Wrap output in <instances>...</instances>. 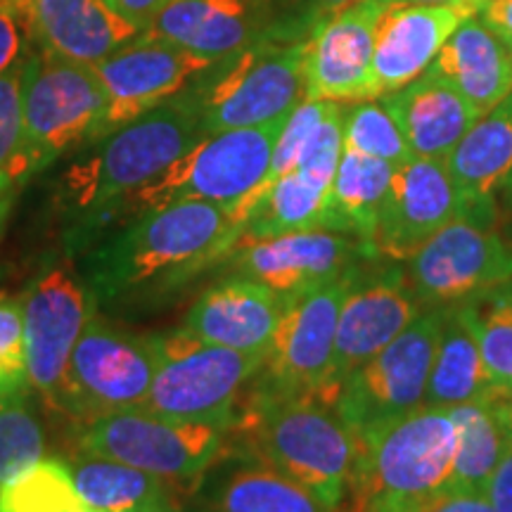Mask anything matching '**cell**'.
I'll use <instances>...</instances> for the list:
<instances>
[{"label":"cell","instance_id":"41","mask_svg":"<svg viewBox=\"0 0 512 512\" xmlns=\"http://www.w3.org/2000/svg\"><path fill=\"white\" fill-rule=\"evenodd\" d=\"M406 512H494V508H491L484 494L448 486V489L425 498V501L413 505Z\"/></svg>","mask_w":512,"mask_h":512},{"label":"cell","instance_id":"3","mask_svg":"<svg viewBox=\"0 0 512 512\" xmlns=\"http://www.w3.org/2000/svg\"><path fill=\"white\" fill-rule=\"evenodd\" d=\"M207 136L190 88L117 128L62 178L67 204L88 216L126 202Z\"/></svg>","mask_w":512,"mask_h":512},{"label":"cell","instance_id":"15","mask_svg":"<svg viewBox=\"0 0 512 512\" xmlns=\"http://www.w3.org/2000/svg\"><path fill=\"white\" fill-rule=\"evenodd\" d=\"M420 299L408 285L406 271L351 268L347 294L337 318L332 387L339 396L347 377L387 347L420 316Z\"/></svg>","mask_w":512,"mask_h":512},{"label":"cell","instance_id":"42","mask_svg":"<svg viewBox=\"0 0 512 512\" xmlns=\"http://www.w3.org/2000/svg\"><path fill=\"white\" fill-rule=\"evenodd\" d=\"M484 496L494 512H512V444L498 463L494 477L486 484Z\"/></svg>","mask_w":512,"mask_h":512},{"label":"cell","instance_id":"27","mask_svg":"<svg viewBox=\"0 0 512 512\" xmlns=\"http://www.w3.org/2000/svg\"><path fill=\"white\" fill-rule=\"evenodd\" d=\"M335 174L294 166L268 185L261 200L247 216L240 242H256L297 230L328 228L330 190Z\"/></svg>","mask_w":512,"mask_h":512},{"label":"cell","instance_id":"1","mask_svg":"<svg viewBox=\"0 0 512 512\" xmlns=\"http://www.w3.org/2000/svg\"><path fill=\"white\" fill-rule=\"evenodd\" d=\"M245 219L238 207L183 200L150 209L93 254L91 285L105 302L188 283L226 259L238 245Z\"/></svg>","mask_w":512,"mask_h":512},{"label":"cell","instance_id":"31","mask_svg":"<svg viewBox=\"0 0 512 512\" xmlns=\"http://www.w3.org/2000/svg\"><path fill=\"white\" fill-rule=\"evenodd\" d=\"M392 174L394 166L382 159L344 147L332 178L328 230L354 235L370 247Z\"/></svg>","mask_w":512,"mask_h":512},{"label":"cell","instance_id":"35","mask_svg":"<svg viewBox=\"0 0 512 512\" xmlns=\"http://www.w3.org/2000/svg\"><path fill=\"white\" fill-rule=\"evenodd\" d=\"M344 147L361 155L382 159L394 169L415 157L399 124L380 98L354 102L344 117Z\"/></svg>","mask_w":512,"mask_h":512},{"label":"cell","instance_id":"39","mask_svg":"<svg viewBox=\"0 0 512 512\" xmlns=\"http://www.w3.org/2000/svg\"><path fill=\"white\" fill-rule=\"evenodd\" d=\"M332 102L328 100H302L287 117L283 131H280L278 143H275L271 169H268V176L264 181V188H261V195L268 190V185L278 181L280 176H285L287 171H292L297 166L299 157H302L306 143L313 136L320 121L325 119ZM261 200V197H259ZM259 204V202H256Z\"/></svg>","mask_w":512,"mask_h":512},{"label":"cell","instance_id":"17","mask_svg":"<svg viewBox=\"0 0 512 512\" xmlns=\"http://www.w3.org/2000/svg\"><path fill=\"white\" fill-rule=\"evenodd\" d=\"M460 214L463 202L446 159L413 157L394 169L370 252L375 259L408 261Z\"/></svg>","mask_w":512,"mask_h":512},{"label":"cell","instance_id":"22","mask_svg":"<svg viewBox=\"0 0 512 512\" xmlns=\"http://www.w3.org/2000/svg\"><path fill=\"white\" fill-rule=\"evenodd\" d=\"M41 48L81 64H100L145 34L117 0H29Z\"/></svg>","mask_w":512,"mask_h":512},{"label":"cell","instance_id":"38","mask_svg":"<svg viewBox=\"0 0 512 512\" xmlns=\"http://www.w3.org/2000/svg\"><path fill=\"white\" fill-rule=\"evenodd\" d=\"M29 387L22 299L0 297V399L22 396Z\"/></svg>","mask_w":512,"mask_h":512},{"label":"cell","instance_id":"16","mask_svg":"<svg viewBox=\"0 0 512 512\" xmlns=\"http://www.w3.org/2000/svg\"><path fill=\"white\" fill-rule=\"evenodd\" d=\"M230 254L235 275L266 285L283 302L342 278L358 256L373 259L366 242L328 228L240 242Z\"/></svg>","mask_w":512,"mask_h":512},{"label":"cell","instance_id":"46","mask_svg":"<svg viewBox=\"0 0 512 512\" xmlns=\"http://www.w3.org/2000/svg\"><path fill=\"white\" fill-rule=\"evenodd\" d=\"M356 3V0H313V5H316V10L320 12V15H332V12L347 8V5Z\"/></svg>","mask_w":512,"mask_h":512},{"label":"cell","instance_id":"2","mask_svg":"<svg viewBox=\"0 0 512 512\" xmlns=\"http://www.w3.org/2000/svg\"><path fill=\"white\" fill-rule=\"evenodd\" d=\"M228 427V453L261 460L332 510H342L358 460V441L337 408L316 396L275 392L266 382L242 396Z\"/></svg>","mask_w":512,"mask_h":512},{"label":"cell","instance_id":"4","mask_svg":"<svg viewBox=\"0 0 512 512\" xmlns=\"http://www.w3.org/2000/svg\"><path fill=\"white\" fill-rule=\"evenodd\" d=\"M458 432L446 408L420 406L358 441L349 512H406L451 486Z\"/></svg>","mask_w":512,"mask_h":512},{"label":"cell","instance_id":"48","mask_svg":"<svg viewBox=\"0 0 512 512\" xmlns=\"http://www.w3.org/2000/svg\"><path fill=\"white\" fill-rule=\"evenodd\" d=\"M140 512H183V510H181V505L176 503V498H171V501L157 503V505H152V508H145Z\"/></svg>","mask_w":512,"mask_h":512},{"label":"cell","instance_id":"13","mask_svg":"<svg viewBox=\"0 0 512 512\" xmlns=\"http://www.w3.org/2000/svg\"><path fill=\"white\" fill-rule=\"evenodd\" d=\"M422 306H451L512 280V247L486 223L460 214L406 261Z\"/></svg>","mask_w":512,"mask_h":512},{"label":"cell","instance_id":"12","mask_svg":"<svg viewBox=\"0 0 512 512\" xmlns=\"http://www.w3.org/2000/svg\"><path fill=\"white\" fill-rule=\"evenodd\" d=\"M351 268L342 278L285 302L283 318L261 368V373L266 375L264 382L275 392L316 396L330 406L337 403V392L332 387V363H335L337 318L351 280Z\"/></svg>","mask_w":512,"mask_h":512},{"label":"cell","instance_id":"10","mask_svg":"<svg viewBox=\"0 0 512 512\" xmlns=\"http://www.w3.org/2000/svg\"><path fill=\"white\" fill-rule=\"evenodd\" d=\"M22 107L27 162L36 174L64 150L93 138L107 95L91 64L38 46L22 67Z\"/></svg>","mask_w":512,"mask_h":512},{"label":"cell","instance_id":"21","mask_svg":"<svg viewBox=\"0 0 512 512\" xmlns=\"http://www.w3.org/2000/svg\"><path fill=\"white\" fill-rule=\"evenodd\" d=\"M285 302L266 285L230 275L192 304L181 328L216 347L268 354Z\"/></svg>","mask_w":512,"mask_h":512},{"label":"cell","instance_id":"33","mask_svg":"<svg viewBox=\"0 0 512 512\" xmlns=\"http://www.w3.org/2000/svg\"><path fill=\"white\" fill-rule=\"evenodd\" d=\"M475 335L496 399L512 396V280L453 304Z\"/></svg>","mask_w":512,"mask_h":512},{"label":"cell","instance_id":"26","mask_svg":"<svg viewBox=\"0 0 512 512\" xmlns=\"http://www.w3.org/2000/svg\"><path fill=\"white\" fill-rule=\"evenodd\" d=\"M427 72L486 114L512 93V50L472 15L453 31Z\"/></svg>","mask_w":512,"mask_h":512},{"label":"cell","instance_id":"7","mask_svg":"<svg viewBox=\"0 0 512 512\" xmlns=\"http://www.w3.org/2000/svg\"><path fill=\"white\" fill-rule=\"evenodd\" d=\"M157 349L159 368L143 408L171 420L226 427L266 361V354L216 347L183 328L157 335Z\"/></svg>","mask_w":512,"mask_h":512},{"label":"cell","instance_id":"23","mask_svg":"<svg viewBox=\"0 0 512 512\" xmlns=\"http://www.w3.org/2000/svg\"><path fill=\"white\" fill-rule=\"evenodd\" d=\"M463 214L494 223V200L512 181V93L482 114L446 159Z\"/></svg>","mask_w":512,"mask_h":512},{"label":"cell","instance_id":"37","mask_svg":"<svg viewBox=\"0 0 512 512\" xmlns=\"http://www.w3.org/2000/svg\"><path fill=\"white\" fill-rule=\"evenodd\" d=\"M27 60V57H24ZM24 60L0 74V171L17 183L31 176L24 145V107H22V67Z\"/></svg>","mask_w":512,"mask_h":512},{"label":"cell","instance_id":"49","mask_svg":"<svg viewBox=\"0 0 512 512\" xmlns=\"http://www.w3.org/2000/svg\"><path fill=\"white\" fill-rule=\"evenodd\" d=\"M384 5L401 3V5H441V3H453V0H380Z\"/></svg>","mask_w":512,"mask_h":512},{"label":"cell","instance_id":"19","mask_svg":"<svg viewBox=\"0 0 512 512\" xmlns=\"http://www.w3.org/2000/svg\"><path fill=\"white\" fill-rule=\"evenodd\" d=\"M380 0H356L313 27L306 48V100L354 105L370 100L375 27Z\"/></svg>","mask_w":512,"mask_h":512},{"label":"cell","instance_id":"34","mask_svg":"<svg viewBox=\"0 0 512 512\" xmlns=\"http://www.w3.org/2000/svg\"><path fill=\"white\" fill-rule=\"evenodd\" d=\"M88 508L60 458H43L0 489V512H74Z\"/></svg>","mask_w":512,"mask_h":512},{"label":"cell","instance_id":"29","mask_svg":"<svg viewBox=\"0 0 512 512\" xmlns=\"http://www.w3.org/2000/svg\"><path fill=\"white\" fill-rule=\"evenodd\" d=\"M496 399L489 375H486L482 351L470 325L460 316L456 306H446L444 328H441L437 351L427 382L425 403L430 408H456L463 403Z\"/></svg>","mask_w":512,"mask_h":512},{"label":"cell","instance_id":"30","mask_svg":"<svg viewBox=\"0 0 512 512\" xmlns=\"http://www.w3.org/2000/svg\"><path fill=\"white\" fill-rule=\"evenodd\" d=\"M72 472L74 486L83 503L98 512H140L152 505L171 501L174 484L159 479L138 467L98 453L76 451L64 460Z\"/></svg>","mask_w":512,"mask_h":512},{"label":"cell","instance_id":"32","mask_svg":"<svg viewBox=\"0 0 512 512\" xmlns=\"http://www.w3.org/2000/svg\"><path fill=\"white\" fill-rule=\"evenodd\" d=\"M458 432L456 463H453V489L484 494L498 463L512 444L496 401L463 403L448 408Z\"/></svg>","mask_w":512,"mask_h":512},{"label":"cell","instance_id":"44","mask_svg":"<svg viewBox=\"0 0 512 512\" xmlns=\"http://www.w3.org/2000/svg\"><path fill=\"white\" fill-rule=\"evenodd\" d=\"M169 3L171 0H117L119 8L131 19H136L138 24H143L145 29L150 27V22L155 19L157 12Z\"/></svg>","mask_w":512,"mask_h":512},{"label":"cell","instance_id":"18","mask_svg":"<svg viewBox=\"0 0 512 512\" xmlns=\"http://www.w3.org/2000/svg\"><path fill=\"white\" fill-rule=\"evenodd\" d=\"M479 0H453L441 5H384L375 27L370 100L399 91L430 69L467 17L477 15Z\"/></svg>","mask_w":512,"mask_h":512},{"label":"cell","instance_id":"45","mask_svg":"<svg viewBox=\"0 0 512 512\" xmlns=\"http://www.w3.org/2000/svg\"><path fill=\"white\" fill-rule=\"evenodd\" d=\"M17 185L19 183L15 181V178H10L5 171H0V228H3L5 219H8V211H10L12 197H15Z\"/></svg>","mask_w":512,"mask_h":512},{"label":"cell","instance_id":"25","mask_svg":"<svg viewBox=\"0 0 512 512\" xmlns=\"http://www.w3.org/2000/svg\"><path fill=\"white\" fill-rule=\"evenodd\" d=\"M380 100L396 119L413 155L425 159H448L482 117L456 88L430 72Z\"/></svg>","mask_w":512,"mask_h":512},{"label":"cell","instance_id":"14","mask_svg":"<svg viewBox=\"0 0 512 512\" xmlns=\"http://www.w3.org/2000/svg\"><path fill=\"white\" fill-rule=\"evenodd\" d=\"M214 60L159 38L150 31L95 64L107 107L91 140H102L152 107L162 105L200 81Z\"/></svg>","mask_w":512,"mask_h":512},{"label":"cell","instance_id":"11","mask_svg":"<svg viewBox=\"0 0 512 512\" xmlns=\"http://www.w3.org/2000/svg\"><path fill=\"white\" fill-rule=\"evenodd\" d=\"M444 318L446 306L422 311L380 354L344 380L335 408L356 441L425 403Z\"/></svg>","mask_w":512,"mask_h":512},{"label":"cell","instance_id":"6","mask_svg":"<svg viewBox=\"0 0 512 512\" xmlns=\"http://www.w3.org/2000/svg\"><path fill=\"white\" fill-rule=\"evenodd\" d=\"M287 117L261 126L209 133L124 204L128 209L150 211L183 200H204L238 207V214L247 221L261 197Z\"/></svg>","mask_w":512,"mask_h":512},{"label":"cell","instance_id":"47","mask_svg":"<svg viewBox=\"0 0 512 512\" xmlns=\"http://www.w3.org/2000/svg\"><path fill=\"white\" fill-rule=\"evenodd\" d=\"M491 401H496L498 411H501V418L505 422V430H508L510 441H512V396H508V399H491Z\"/></svg>","mask_w":512,"mask_h":512},{"label":"cell","instance_id":"50","mask_svg":"<svg viewBox=\"0 0 512 512\" xmlns=\"http://www.w3.org/2000/svg\"><path fill=\"white\" fill-rule=\"evenodd\" d=\"M74 512H98V510H91V508H83V510H74Z\"/></svg>","mask_w":512,"mask_h":512},{"label":"cell","instance_id":"5","mask_svg":"<svg viewBox=\"0 0 512 512\" xmlns=\"http://www.w3.org/2000/svg\"><path fill=\"white\" fill-rule=\"evenodd\" d=\"M309 36L256 38L192 83L190 91L200 105L204 133L261 126L287 117L306 98Z\"/></svg>","mask_w":512,"mask_h":512},{"label":"cell","instance_id":"8","mask_svg":"<svg viewBox=\"0 0 512 512\" xmlns=\"http://www.w3.org/2000/svg\"><path fill=\"white\" fill-rule=\"evenodd\" d=\"M79 448L133 465L174 486H197L228 453V427L131 408L83 427Z\"/></svg>","mask_w":512,"mask_h":512},{"label":"cell","instance_id":"51","mask_svg":"<svg viewBox=\"0 0 512 512\" xmlns=\"http://www.w3.org/2000/svg\"><path fill=\"white\" fill-rule=\"evenodd\" d=\"M505 190H512V181H510V183H508V188H505Z\"/></svg>","mask_w":512,"mask_h":512},{"label":"cell","instance_id":"43","mask_svg":"<svg viewBox=\"0 0 512 512\" xmlns=\"http://www.w3.org/2000/svg\"><path fill=\"white\" fill-rule=\"evenodd\" d=\"M477 17L512 50V0H479Z\"/></svg>","mask_w":512,"mask_h":512},{"label":"cell","instance_id":"9","mask_svg":"<svg viewBox=\"0 0 512 512\" xmlns=\"http://www.w3.org/2000/svg\"><path fill=\"white\" fill-rule=\"evenodd\" d=\"M157 368V335H133L102 318H88L55 406L83 427L105 415L143 408Z\"/></svg>","mask_w":512,"mask_h":512},{"label":"cell","instance_id":"52","mask_svg":"<svg viewBox=\"0 0 512 512\" xmlns=\"http://www.w3.org/2000/svg\"><path fill=\"white\" fill-rule=\"evenodd\" d=\"M0 3H5V0H0Z\"/></svg>","mask_w":512,"mask_h":512},{"label":"cell","instance_id":"36","mask_svg":"<svg viewBox=\"0 0 512 512\" xmlns=\"http://www.w3.org/2000/svg\"><path fill=\"white\" fill-rule=\"evenodd\" d=\"M46 439L22 396L0 399V489L43 460Z\"/></svg>","mask_w":512,"mask_h":512},{"label":"cell","instance_id":"40","mask_svg":"<svg viewBox=\"0 0 512 512\" xmlns=\"http://www.w3.org/2000/svg\"><path fill=\"white\" fill-rule=\"evenodd\" d=\"M34 41L29 0L0 3V74L22 62Z\"/></svg>","mask_w":512,"mask_h":512},{"label":"cell","instance_id":"24","mask_svg":"<svg viewBox=\"0 0 512 512\" xmlns=\"http://www.w3.org/2000/svg\"><path fill=\"white\" fill-rule=\"evenodd\" d=\"M261 0H171L147 31L221 62L261 38Z\"/></svg>","mask_w":512,"mask_h":512},{"label":"cell","instance_id":"28","mask_svg":"<svg viewBox=\"0 0 512 512\" xmlns=\"http://www.w3.org/2000/svg\"><path fill=\"white\" fill-rule=\"evenodd\" d=\"M233 460L211 484L204 498L207 512H337L275 467L245 456Z\"/></svg>","mask_w":512,"mask_h":512},{"label":"cell","instance_id":"20","mask_svg":"<svg viewBox=\"0 0 512 512\" xmlns=\"http://www.w3.org/2000/svg\"><path fill=\"white\" fill-rule=\"evenodd\" d=\"M22 306L29 387L55 406L69 358L88 323L86 290L72 273L57 268L36 280Z\"/></svg>","mask_w":512,"mask_h":512}]
</instances>
